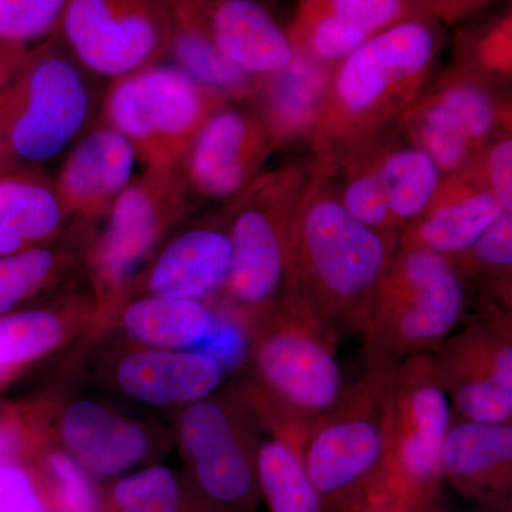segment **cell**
Listing matches in <instances>:
<instances>
[{"mask_svg":"<svg viewBox=\"0 0 512 512\" xmlns=\"http://www.w3.org/2000/svg\"><path fill=\"white\" fill-rule=\"evenodd\" d=\"M84 72L55 39L28 50L0 101V167L52 161L82 133L93 109Z\"/></svg>","mask_w":512,"mask_h":512,"instance_id":"6","label":"cell"},{"mask_svg":"<svg viewBox=\"0 0 512 512\" xmlns=\"http://www.w3.org/2000/svg\"><path fill=\"white\" fill-rule=\"evenodd\" d=\"M0 512H49L35 480L13 461L0 464Z\"/></svg>","mask_w":512,"mask_h":512,"instance_id":"38","label":"cell"},{"mask_svg":"<svg viewBox=\"0 0 512 512\" xmlns=\"http://www.w3.org/2000/svg\"><path fill=\"white\" fill-rule=\"evenodd\" d=\"M468 289L448 256L397 248L360 335L363 360L400 363L433 352L460 326Z\"/></svg>","mask_w":512,"mask_h":512,"instance_id":"5","label":"cell"},{"mask_svg":"<svg viewBox=\"0 0 512 512\" xmlns=\"http://www.w3.org/2000/svg\"><path fill=\"white\" fill-rule=\"evenodd\" d=\"M56 184L35 171L0 177V256L39 247L69 220Z\"/></svg>","mask_w":512,"mask_h":512,"instance_id":"26","label":"cell"},{"mask_svg":"<svg viewBox=\"0 0 512 512\" xmlns=\"http://www.w3.org/2000/svg\"><path fill=\"white\" fill-rule=\"evenodd\" d=\"M512 212V130L498 134L463 168Z\"/></svg>","mask_w":512,"mask_h":512,"instance_id":"37","label":"cell"},{"mask_svg":"<svg viewBox=\"0 0 512 512\" xmlns=\"http://www.w3.org/2000/svg\"><path fill=\"white\" fill-rule=\"evenodd\" d=\"M326 177L340 204L356 220L399 235L426 210L444 175L396 124Z\"/></svg>","mask_w":512,"mask_h":512,"instance_id":"9","label":"cell"},{"mask_svg":"<svg viewBox=\"0 0 512 512\" xmlns=\"http://www.w3.org/2000/svg\"><path fill=\"white\" fill-rule=\"evenodd\" d=\"M254 416L241 399L188 404L178 437L202 501L217 512H248L261 500Z\"/></svg>","mask_w":512,"mask_h":512,"instance_id":"12","label":"cell"},{"mask_svg":"<svg viewBox=\"0 0 512 512\" xmlns=\"http://www.w3.org/2000/svg\"><path fill=\"white\" fill-rule=\"evenodd\" d=\"M493 2L494 0H420L431 18L448 25L476 15Z\"/></svg>","mask_w":512,"mask_h":512,"instance_id":"40","label":"cell"},{"mask_svg":"<svg viewBox=\"0 0 512 512\" xmlns=\"http://www.w3.org/2000/svg\"><path fill=\"white\" fill-rule=\"evenodd\" d=\"M333 64L296 55L281 72L262 79L252 103L275 150L309 143L318 124Z\"/></svg>","mask_w":512,"mask_h":512,"instance_id":"24","label":"cell"},{"mask_svg":"<svg viewBox=\"0 0 512 512\" xmlns=\"http://www.w3.org/2000/svg\"><path fill=\"white\" fill-rule=\"evenodd\" d=\"M66 262L63 252L47 247L0 256V313L52 282Z\"/></svg>","mask_w":512,"mask_h":512,"instance_id":"32","label":"cell"},{"mask_svg":"<svg viewBox=\"0 0 512 512\" xmlns=\"http://www.w3.org/2000/svg\"><path fill=\"white\" fill-rule=\"evenodd\" d=\"M136 151L119 131L106 124L77 144L55 181L70 217L94 221L109 215L133 180Z\"/></svg>","mask_w":512,"mask_h":512,"instance_id":"21","label":"cell"},{"mask_svg":"<svg viewBox=\"0 0 512 512\" xmlns=\"http://www.w3.org/2000/svg\"><path fill=\"white\" fill-rule=\"evenodd\" d=\"M503 89L457 64L429 80L397 124L446 177L463 170L488 141L512 130L511 100Z\"/></svg>","mask_w":512,"mask_h":512,"instance_id":"10","label":"cell"},{"mask_svg":"<svg viewBox=\"0 0 512 512\" xmlns=\"http://www.w3.org/2000/svg\"><path fill=\"white\" fill-rule=\"evenodd\" d=\"M397 248L399 235L356 220L329 178L311 171L292 222V291L339 335H362Z\"/></svg>","mask_w":512,"mask_h":512,"instance_id":"3","label":"cell"},{"mask_svg":"<svg viewBox=\"0 0 512 512\" xmlns=\"http://www.w3.org/2000/svg\"><path fill=\"white\" fill-rule=\"evenodd\" d=\"M69 0H0V42L28 46L55 35Z\"/></svg>","mask_w":512,"mask_h":512,"instance_id":"34","label":"cell"},{"mask_svg":"<svg viewBox=\"0 0 512 512\" xmlns=\"http://www.w3.org/2000/svg\"><path fill=\"white\" fill-rule=\"evenodd\" d=\"M430 15L392 26L332 66L309 140L312 173L329 174L396 126L430 80L443 35Z\"/></svg>","mask_w":512,"mask_h":512,"instance_id":"1","label":"cell"},{"mask_svg":"<svg viewBox=\"0 0 512 512\" xmlns=\"http://www.w3.org/2000/svg\"><path fill=\"white\" fill-rule=\"evenodd\" d=\"M440 468L443 481L468 500L512 493V424L453 421Z\"/></svg>","mask_w":512,"mask_h":512,"instance_id":"23","label":"cell"},{"mask_svg":"<svg viewBox=\"0 0 512 512\" xmlns=\"http://www.w3.org/2000/svg\"><path fill=\"white\" fill-rule=\"evenodd\" d=\"M225 59L251 76L281 72L295 59L288 30L261 0H168Z\"/></svg>","mask_w":512,"mask_h":512,"instance_id":"17","label":"cell"},{"mask_svg":"<svg viewBox=\"0 0 512 512\" xmlns=\"http://www.w3.org/2000/svg\"><path fill=\"white\" fill-rule=\"evenodd\" d=\"M117 512H183L180 483L170 468L156 466L131 474L114 485Z\"/></svg>","mask_w":512,"mask_h":512,"instance_id":"33","label":"cell"},{"mask_svg":"<svg viewBox=\"0 0 512 512\" xmlns=\"http://www.w3.org/2000/svg\"><path fill=\"white\" fill-rule=\"evenodd\" d=\"M453 407L431 353L406 357L394 372L384 477L412 505L441 493L440 456Z\"/></svg>","mask_w":512,"mask_h":512,"instance_id":"11","label":"cell"},{"mask_svg":"<svg viewBox=\"0 0 512 512\" xmlns=\"http://www.w3.org/2000/svg\"><path fill=\"white\" fill-rule=\"evenodd\" d=\"M227 101L178 67L158 63L113 80L101 120L126 138L146 170H180L205 121Z\"/></svg>","mask_w":512,"mask_h":512,"instance_id":"7","label":"cell"},{"mask_svg":"<svg viewBox=\"0 0 512 512\" xmlns=\"http://www.w3.org/2000/svg\"><path fill=\"white\" fill-rule=\"evenodd\" d=\"M29 47L0 42V101L5 96L9 83L12 82L16 70L25 59Z\"/></svg>","mask_w":512,"mask_h":512,"instance_id":"41","label":"cell"},{"mask_svg":"<svg viewBox=\"0 0 512 512\" xmlns=\"http://www.w3.org/2000/svg\"><path fill=\"white\" fill-rule=\"evenodd\" d=\"M170 28L168 0H69L57 33L86 72L113 82L161 63Z\"/></svg>","mask_w":512,"mask_h":512,"instance_id":"13","label":"cell"},{"mask_svg":"<svg viewBox=\"0 0 512 512\" xmlns=\"http://www.w3.org/2000/svg\"><path fill=\"white\" fill-rule=\"evenodd\" d=\"M407 512H448V508L443 494L439 493L410 505Z\"/></svg>","mask_w":512,"mask_h":512,"instance_id":"44","label":"cell"},{"mask_svg":"<svg viewBox=\"0 0 512 512\" xmlns=\"http://www.w3.org/2000/svg\"><path fill=\"white\" fill-rule=\"evenodd\" d=\"M468 285H477L487 309L512 313V214H504L476 244L450 258Z\"/></svg>","mask_w":512,"mask_h":512,"instance_id":"30","label":"cell"},{"mask_svg":"<svg viewBox=\"0 0 512 512\" xmlns=\"http://www.w3.org/2000/svg\"><path fill=\"white\" fill-rule=\"evenodd\" d=\"M470 501L473 512H512V493L483 495Z\"/></svg>","mask_w":512,"mask_h":512,"instance_id":"43","label":"cell"},{"mask_svg":"<svg viewBox=\"0 0 512 512\" xmlns=\"http://www.w3.org/2000/svg\"><path fill=\"white\" fill-rule=\"evenodd\" d=\"M22 446L20 430L13 421H0V464L12 461Z\"/></svg>","mask_w":512,"mask_h":512,"instance_id":"42","label":"cell"},{"mask_svg":"<svg viewBox=\"0 0 512 512\" xmlns=\"http://www.w3.org/2000/svg\"><path fill=\"white\" fill-rule=\"evenodd\" d=\"M431 356L460 419L512 424V313L485 309Z\"/></svg>","mask_w":512,"mask_h":512,"instance_id":"14","label":"cell"},{"mask_svg":"<svg viewBox=\"0 0 512 512\" xmlns=\"http://www.w3.org/2000/svg\"><path fill=\"white\" fill-rule=\"evenodd\" d=\"M116 377L120 389L137 402L188 406L217 390L224 367L198 350L150 348L121 359Z\"/></svg>","mask_w":512,"mask_h":512,"instance_id":"22","label":"cell"},{"mask_svg":"<svg viewBox=\"0 0 512 512\" xmlns=\"http://www.w3.org/2000/svg\"><path fill=\"white\" fill-rule=\"evenodd\" d=\"M6 372H8V369H6V367H0V379H3V377H5Z\"/></svg>","mask_w":512,"mask_h":512,"instance_id":"45","label":"cell"},{"mask_svg":"<svg viewBox=\"0 0 512 512\" xmlns=\"http://www.w3.org/2000/svg\"><path fill=\"white\" fill-rule=\"evenodd\" d=\"M274 151L252 100H231L205 121L180 173L192 197L225 204L261 174Z\"/></svg>","mask_w":512,"mask_h":512,"instance_id":"16","label":"cell"},{"mask_svg":"<svg viewBox=\"0 0 512 512\" xmlns=\"http://www.w3.org/2000/svg\"><path fill=\"white\" fill-rule=\"evenodd\" d=\"M46 471L60 512H99V498L89 473L70 454L50 451Z\"/></svg>","mask_w":512,"mask_h":512,"instance_id":"36","label":"cell"},{"mask_svg":"<svg viewBox=\"0 0 512 512\" xmlns=\"http://www.w3.org/2000/svg\"><path fill=\"white\" fill-rule=\"evenodd\" d=\"M511 16H504L497 22L481 29L473 40L463 46L460 63L505 87L511 80L512 42Z\"/></svg>","mask_w":512,"mask_h":512,"instance_id":"35","label":"cell"},{"mask_svg":"<svg viewBox=\"0 0 512 512\" xmlns=\"http://www.w3.org/2000/svg\"><path fill=\"white\" fill-rule=\"evenodd\" d=\"M309 174L308 163H285L259 174L228 202L231 268L222 293L244 330L293 292L292 222Z\"/></svg>","mask_w":512,"mask_h":512,"instance_id":"4","label":"cell"},{"mask_svg":"<svg viewBox=\"0 0 512 512\" xmlns=\"http://www.w3.org/2000/svg\"><path fill=\"white\" fill-rule=\"evenodd\" d=\"M60 436L70 456L97 477L117 476L136 466L150 447L146 431L137 423L90 400L64 409Z\"/></svg>","mask_w":512,"mask_h":512,"instance_id":"25","label":"cell"},{"mask_svg":"<svg viewBox=\"0 0 512 512\" xmlns=\"http://www.w3.org/2000/svg\"><path fill=\"white\" fill-rule=\"evenodd\" d=\"M64 338L62 320L49 311L0 318V367L20 365L52 352Z\"/></svg>","mask_w":512,"mask_h":512,"instance_id":"31","label":"cell"},{"mask_svg":"<svg viewBox=\"0 0 512 512\" xmlns=\"http://www.w3.org/2000/svg\"><path fill=\"white\" fill-rule=\"evenodd\" d=\"M424 15L420 0H299L288 35L296 55L335 64L373 36Z\"/></svg>","mask_w":512,"mask_h":512,"instance_id":"18","label":"cell"},{"mask_svg":"<svg viewBox=\"0 0 512 512\" xmlns=\"http://www.w3.org/2000/svg\"><path fill=\"white\" fill-rule=\"evenodd\" d=\"M363 362V372L313 427L303 448L309 477L329 507L386 473L390 390L400 363Z\"/></svg>","mask_w":512,"mask_h":512,"instance_id":"8","label":"cell"},{"mask_svg":"<svg viewBox=\"0 0 512 512\" xmlns=\"http://www.w3.org/2000/svg\"><path fill=\"white\" fill-rule=\"evenodd\" d=\"M231 268L229 208L175 235L144 275L150 295L204 301L224 291Z\"/></svg>","mask_w":512,"mask_h":512,"instance_id":"19","label":"cell"},{"mask_svg":"<svg viewBox=\"0 0 512 512\" xmlns=\"http://www.w3.org/2000/svg\"><path fill=\"white\" fill-rule=\"evenodd\" d=\"M192 204L194 197L180 170H146L131 180L111 207L106 231L93 247L94 278L101 292L119 293Z\"/></svg>","mask_w":512,"mask_h":512,"instance_id":"15","label":"cell"},{"mask_svg":"<svg viewBox=\"0 0 512 512\" xmlns=\"http://www.w3.org/2000/svg\"><path fill=\"white\" fill-rule=\"evenodd\" d=\"M245 333L251 379L241 400L256 423L302 454L346 389L339 333L296 292L259 313Z\"/></svg>","mask_w":512,"mask_h":512,"instance_id":"2","label":"cell"},{"mask_svg":"<svg viewBox=\"0 0 512 512\" xmlns=\"http://www.w3.org/2000/svg\"><path fill=\"white\" fill-rule=\"evenodd\" d=\"M168 6L171 18L168 56L174 60L175 67L228 100L254 99L262 79L245 73L225 59L183 13L170 3Z\"/></svg>","mask_w":512,"mask_h":512,"instance_id":"28","label":"cell"},{"mask_svg":"<svg viewBox=\"0 0 512 512\" xmlns=\"http://www.w3.org/2000/svg\"><path fill=\"white\" fill-rule=\"evenodd\" d=\"M410 505L386 477L359 488L330 507V512H407Z\"/></svg>","mask_w":512,"mask_h":512,"instance_id":"39","label":"cell"},{"mask_svg":"<svg viewBox=\"0 0 512 512\" xmlns=\"http://www.w3.org/2000/svg\"><path fill=\"white\" fill-rule=\"evenodd\" d=\"M256 477L271 512H330L309 477L302 454L284 440L271 436L259 444Z\"/></svg>","mask_w":512,"mask_h":512,"instance_id":"29","label":"cell"},{"mask_svg":"<svg viewBox=\"0 0 512 512\" xmlns=\"http://www.w3.org/2000/svg\"><path fill=\"white\" fill-rule=\"evenodd\" d=\"M215 313L201 301L150 295L123 313L131 338L154 349L192 350L210 336Z\"/></svg>","mask_w":512,"mask_h":512,"instance_id":"27","label":"cell"},{"mask_svg":"<svg viewBox=\"0 0 512 512\" xmlns=\"http://www.w3.org/2000/svg\"><path fill=\"white\" fill-rule=\"evenodd\" d=\"M504 214L508 212L497 198L460 170L443 178L426 210L400 232L399 247L454 258L473 247Z\"/></svg>","mask_w":512,"mask_h":512,"instance_id":"20","label":"cell"}]
</instances>
